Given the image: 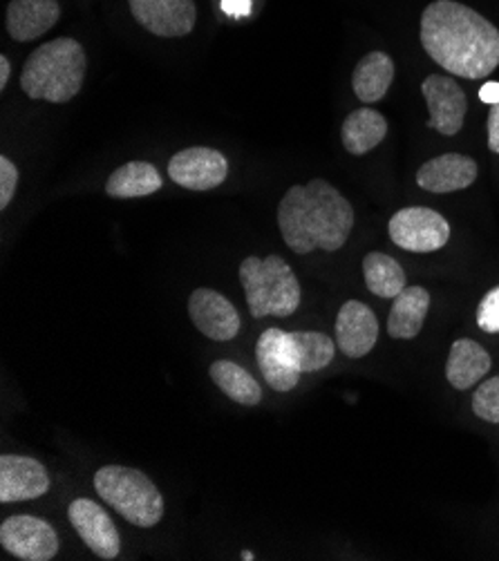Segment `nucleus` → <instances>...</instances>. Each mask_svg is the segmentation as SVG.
I'll use <instances>...</instances> for the list:
<instances>
[{
	"label": "nucleus",
	"mask_w": 499,
	"mask_h": 561,
	"mask_svg": "<svg viewBox=\"0 0 499 561\" xmlns=\"http://www.w3.org/2000/svg\"><path fill=\"white\" fill-rule=\"evenodd\" d=\"M421 45L436 66L470 81L499 66V30L457 0H434L423 10Z\"/></svg>",
	"instance_id": "1"
},
{
	"label": "nucleus",
	"mask_w": 499,
	"mask_h": 561,
	"mask_svg": "<svg viewBox=\"0 0 499 561\" xmlns=\"http://www.w3.org/2000/svg\"><path fill=\"white\" fill-rule=\"evenodd\" d=\"M279 229L285 244L307 255L314 249L334 253L354 229L352 204L325 180L292 186L279 204Z\"/></svg>",
	"instance_id": "2"
},
{
	"label": "nucleus",
	"mask_w": 499,
	"mask_h": 561,
	"mask_svg": "<svg viewBox=\"0 0 499 561\" xmlns=\"http://www.w3.org/2000/svg\"><path fill=\"white\" fill-rule=\"evenodd\" d=\"M88 56L79 41L61 36L36 47L21 72V88L30 99L49 103L72 101L86 81Z\"/></svg>",
	"instance_id": "3"
},
{
	"label": "nucleus",
	"mask_w": 499,
	"mask_h": 561,
	"mask_svg": "<svg viewBox=\"0 0 499 561\" xmlns=\"http://www.w3.org/2000/svg\"><path fill=\"white\" fill-rule=\"evenodd\" d=\"M240 283L253 318H287L300 307V285L281 255H251L240 264Z\"/></svg>",
	"instance_id": "4"
},
{
	"label": "nucleus",
	"mask_w": 499,
	"mask_h": 561,
	"mask_svg": "<svg viewBox=\"0 0 499 561\" xmlns=\"http://www.w3.org/2000/svg\"><path fill=\"white\" fill-rule=\"evenodd\" d=\"M94 490L133 526L152 528L163 517V496L141 470L103 466L94 474Z\"/></svg>",
	"instance_id": "5"
},
{
	"label": "nucleus",
	"mask_w": 499,
	"mask_h": 561,
	"mask_svg": "<svg viewBox=\"0 0 499 561\" xmlns=\"http://www.w3.org/2000/svg\"><path fill=\"white\" fill-rule=\"evenodd\" d=\"M390 240L410 253H432L449 244L451 224L446 217L426 206H410L390 217Z\"/></svg>",
	"instance_id": "6"
},
{
	"label": "nucleus",
	"mask_w": 499,
	"mask_h": 561,
	"mask_svg": "<svg viewBox=\"0 0 499 561\" xmlns=\"http://www.w3.org/2000/svg\"><path fill=\"white\" fill-rule=\"evenodd\" d=\"M0 543L23 561H49L59 552V535L45 519L16 515L0 526Z\"/></svg>",
	"instance_id": "7"
},
{
	"label": "nucleus",
	"mask_w": 499,
	"mask_h": 561,
	"mask_svg": "<svg viewBox=\"0 0 499 561\" xmlns=\"http://www.w3.org/2000/svg\"><path fill=\"white\" fill-rule=\"evenodd\" d=\"M229 175V161L213 148H186L169 161V178L189 191L217 188Z\"/></svg>",
	"instance_id": "8"
},
{
	"label": "nucleus",
	"mask_w": 499,
	"mask_h": 561,
	"mask_svg": "<svg viewBox=\"0 0 499 561\" xmlns=\"http://www.w3.org/2000/svg\"><path fill=\"white\" fill-rule=\"evenodd\" d=\"M421 92L426 96L430 119L428 128H434L436 133L453 137L464 128L468 99L466 92L460 88V83L451 77L432 75L423 81Z\"/></svg>",
	"instance_id": "9"
},
{
	"label": "nucleus",
	"mask_w": 499,
	"mask_h": 561,
	"mask_svg": "<svg viewBox=\"0 0 499 561\" xmlns=\"http://www.w3.org/2000/svg\"><path fill=\"white\" fill-rule=\"evenodd\" d=\"M135 21L155 36L180 38L195 27L193 0H128Z\"/></svg>",
	"instance_id": "10"
},
{
	"label": "nucleus",
	"mask_w": 499,
	"mask_h": 561,
	"mask_svg": "<svg viewBox=\"0 0 499 561\" xmlns=\"http://www.w3.org/2000/svg\"><path fill=\"white\" fill-rule=\"evenodd\" d=\"M189 316L211 341L229 343L240 333V313L225 296L213 289H195L191 294Z\"/></svg>",
	"instance_id": "11"
},
{
	"label": "nucleus",
	"mask_w": 499,
	"mask_h": 561,
	"mask_svg": "<svg viewBox=\"0 0 499 561\" xmlns=\"http://www.w3.org/2000/svg\"><path fill=\"white\" fill-rule=\"evenodd\" d=\"M70 522L86 546L101 559H115L122 550V537L99 503L90 499H77L70 503Z\"/></svg>",
	"instance_id": "12"
},
{
	"label": "nucleus",
	"mask_w": 499,
	"mask_h": 561,
	"mask_svg": "<svg viewBox=\"0 0 499 561\" xmlns=\"http://www.w3.org/2000/svg\"><path fill=\"white\" fill-rule=\"evenodd\" d=\"M49 490V474L32 457L3 455L0 457V501L19 503L43 496Z\"/></svg>",
	"instance_id": "13"
},
{
	"label": "nucleus",
	"mask_w": 499,
	"mask_h": 561,
	"mask_svg": "<svg viewBox=\"0 0 499 561\" xmlns=\"http://www.w3.org/2000/svg\"><path fill=\"white\" fill-rule=\"evenodd\" d=\"M378 341L376 313L359 300H350L341 307L337 318V345L348 358L367 356Z\"/></svg>",
	"instance_id": "14"
},
{
	"label": "nucleus",
	"mask_w": 499,
	"mask_h": 561,
	"mask_svg": "<svg viewBox=\"0 0 499 561\" xmlns=\"http://www.w3.org/2000/svg\"><path fill=\"white\" fill-rule=\"evenodd\" d=\"M477 180V163L475 159L460 154V152H449L434 157L426 161L419 173H417V184L436 195H446L455 191L468 188Z\"/></svg>",
	"instance_id": "15"
},
{
	"label": "nucleus",
	"mask_w": 499,
	"mask_h": 561,
	"mask_svg": "<svg viewBox=\"0 0 499 561\" xmlns=\"http://www.w3.org/2000/svg\"><path fill=\"white\" fill-rule=\"evenodd\" d=\"M281 352L285 363L298 374H311L325 369L337 354V343L320 331H283L281 329Z\"/></svg>",
	"instance_id": "16"
},
{
	"label": "nucleus",
	"mask_w": 499,
	"mask_h": 561,
	"mask_svg": "<svg viewBox=\"0 0 499 561\" xmlns=\"http://www.w3.org/2000/svg\"><path fill=\"white\" fill-rule=\"evenodd\" d=\"M61 16L59 0H12L5 27L14 41H34L47 34Z\"/></svg>",
	"instance_id": "17"
},
{
	"label": "nucleus",
	"mask_w": 499,
	"mask_h": 561,
	"mask_svg": "<svg viewBox=\"0 0 499 561\" xmlns=\"http://www.w3.org/2000/svg\"><path fill=\"white\" fill-rule=\"evenodd\" d=\"M430 309V294L423 287H406L387 316V333L397 341L417 339Z\"/></svg>",
	"instance_id": "18"
},
{
	"label": "nucleus",
	"mask_w": 499,
	"mask_h": 561,
	"mask_svg": "<svg viewBox=\"0 0 499 561\" xmlns=\"http://www.w3.org/2000/svg\"><path fill=\"white\" fill-rule=\"evenodd\" d=\"M395 81V64L385 51H370L359 61L352 75V88L359 101L376 103Z\"/></svg>",
	"instance_id": "19"
},
{
	"label": "nucleus",
	"mask_w": 499,
	"mask_h": 561,
	"mask_svg": "<svg viewBox=\"0 0 499 561\" xmlns=\"http://www.w3.org/2000/svg\"><path fill=\"white\" fill-rule=\"evenodd\" d=\"M488 371H490V356L479 343L470 339H462L453 343L449 363H446V378L455 389L460 391L470 389Z\"/></svg>",
	"instance_id": "20"
},
{
	"label": "nucleus",
	"mask_w": 499,
	"mask_h": 561,
	"mask_svg": "<svg viewBox=\"0 0 499 561\" xmlns=\"http://www.w3.org/2000/svg\"><path fill=\"white\" fill-rule=\"evenodd\" d=\"M163 186L157 168L148 161H128L107 178L105 193L115 199H135L157 193Z\"/></svg>",
	"instance_id": "21"
},
{
	"label": "nucleus",
	"mask_w": 499,
	"mask_h": 561,
	"mask_svg": "<svg viewBox=\"0 0 499 561\" xmlns=\"http://www.w3.org/2000/svg\"><path fill=\"white\" fill-rule=\"evenodd\" d=\"M281 329H266L260 341H258V347H256V360H258V367L266 380V385L275 391H292L298 380H300V374L294 371L287 363H285V356L281 352Z\"/></svg>",
	"instance_id": "22"
},
{
	"label": "nucleus",
	"mask_w": 499,
	"mask_h": 561,
	"mask_svg": "<svg viewBox=\"0 0 499 561\" xmlns=\"http://www.w3.org/2000/svg\"><path fill=\"white\" fill-rule=\"evenodd\" d=\"M387 135V122L376 110L359 107L343 122V146L350 154H365L376 148Z\"/></svg>",
	"instance_id": "23"
},
{
	"label": "nucleus",
	"mask_w": 499,
	"mask_h": 561,
	"mask_svg": "<svg viewBox=\"0 0 499 561\" xmlns=\"http://www.w3.org/2000/svg\"><path fill=\"white\" fill-rule=\"evenodd\" d=\"M213 382L225 391V394L247 408H253L262 401V389L258 380L240 365L231 360H215L208 369Z\"/></svg>",
	"instance_id": "24"
},
{
	"label": "nucleus",
	"mask_w": 499,
	"mask_h": 561,
	"mask_svg": "<svg viewBox=\"0 0 499 561\" xmlns=\"http://www.w3.org/2000/svg\"><path fill=\"white\" fill-rule=\"evenodd\" d=\"M363 275L367 289L378 298L395 300L406 289V271L387 253H367L363 260Z\"/></svg>",
	"instance_id": "25"
},
{
	"label": "nucleus",
	"mask_w": 499,
	"mask_h": 561,
	"mask_svg": "<svg viewBox=\"0 0 499 561\" xmlns=\"http://www.w3.org/2000/svg\"><path fill=\"white\" fill-rule=\"evenodd\" d=\"M473 412L486 423H499V376L479 385L473 397Z\"/></svg>",
	"instance_id": "26"
},
{
	"label": "nucleus",
	"mask_w": 499,
	"mask_h": 561,
	"mask_svg": "<svg viewBox=\"0 0 499 561\" xmlns=\"http://www.w3.org/2000/svg\"><path fill=\"white\" fill-rule=\"evenodd\" d=\"M477 327L486 333H499V287L490 289L479 302Z\"/></svg>",
	"instance_id": "27"
},
{
	"label": "nucleus",
	"mask_w": 499,
	"mask_h": 561,
	"mask_svg": "<svg viewBox=\"0 0 499 561\" xmlns=\"http://www.w3.org/2000/svg\"><path fill=\"white\" fill-rule=\"evenodd\" d=\"M19 186V168L12 159L0 157V208H8Z\"/></svg>",
	"instance_id": "28"
},
{
	"label": "nucleus",
	"mask_w": 499,
	"mask_h": 561,
	"mask_svg": "<svg viewBox=\"0 0 499 561\" xmlns=\"http://www.w3.org/2000/svg\"><path fill=\"white\" fill-rule=\"evenodd\" d=\"M488 148L499 154V103L490 105L488 112Z\"/></svg>",
	"instance_id": "29"
},
{
	"label": "nucleus",
	"mask_w": 499,
	"mask_h": 561,
	"mask_svg": "<svg viewBox=\"0 0 499 561\" xmlns=\"http://www.w3.org/2000/svg\"><path fill=\"white\" fill-rule=\"evenodd\" d=\"M479 101H484V103H488V105L499 103V83H497V81L484 83L481 90H479Z\"/></svg>",
	"instance_id": "30"
},
{
	"label": "nucleus",
	"mask_w": 499,
	"mask_h": 561,
	"mask_svg": "<svg viewBox=\"0 0 499 561\" xmlns=\"http://www.w3.org/2000/svg\"><path fill=\"white\" fill-rule=\"evenodd\" d=\"M225 12L229 14H238V16H245L249 14V0H225Z\"/></svg>",
	"instance_id": "31"
},
{
	"label": "nucleus",
	"mask_w": 499,
	"mask_h": 561,
	"mask_svg": "<svg viewBox=\"0 0 499 561\" xmlns=\"http://www.w3.org/2000/svg\"><path fill=\"white\" fill-rule=\"evenodd\" d=\"M10 75H12L10 59H8V56H0V90H5V88H8Z\"/></svg>",
	"instance_id": "32"
},
{
	"label": "nucleus",
	"mask_w": 499,
	"mask_h": 561,
	"mask_svg": "<svg viewBox=\"0 0 499 561\" xmlns=\"http://www.w3.org/2000/svg\"><path fill=\"white\" fill-rule=\"evenodd\" d=\"M242 559H245V561H251V559H256V557H253L251 552H247V550H245V552H242Z\"/></svg>",
	"instance_id": "33"
}]
</instances>
